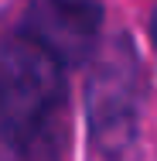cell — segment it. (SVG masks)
Returning a JSON list of instances; mask_svg holds the SVG:
<instances>
[{"mask_svg":"<svg viewBox=\"0 0 157 161\" xmlns=\"http://www.w3.org/2000/svg\"><path fill=\"white\" fill-rule=\"evenodd\" d=\"M68 69L28 34L0 41V161H65Z\"/></svg>","mask_w":157,"mask_h":161,"instance_id":"6da1fadb","label":"cell"},{"mask_svg":"<svg viewBox=\"0 0 157 161\" xmlns=\"http://www.w3.org/2000/svg\"><path fill=\"white\" fill-rule=\"evenodd\" d=\"M86 137L96 158L126 161L140 137L144 113V62L130 34H116L99 45L92 62L86 65L82 86Z\"/></svg>","mask_w":157,"mask_h":161,"instance_id":"7a4b0ae2","label":"cell"},{"mask_svg":"<svg viewBox=\"0 0 157 161\" xmlns=\"http://www.w3.org/2000/svg\"><path fill=\"white\" fill-rule=\"evenodd\" d=\"M102 21V0H28L17 31L48 48L65 69H82L99 52Z\"/></svg>","mask_w":157,"mask_h":161,"instance_id":"3957f363","label":"cell"},{"mask_svg":"<svg viewBox=\"0 0 157 161\" xmlns=\"http://www.w3.org/2000/svg\"><path fill=\"white\" fill-rule=\"evenodd\" d=\"M150 34H154V48H157V7H154V21H150Z\"/></svg>","mask_w":157,"mask_h":161,"instance_id":"277c9868","label":"cell"}]
</instances>
